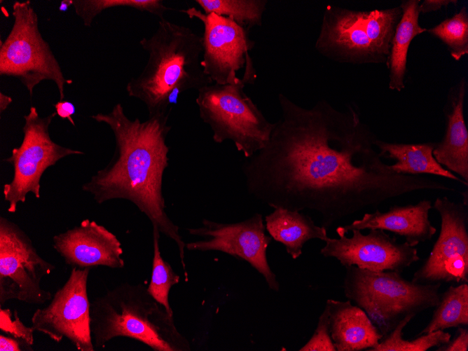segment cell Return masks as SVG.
Masks as SVG:
<instances>
[{"label":"cell","instance_id":"1","mask_svg":"<svg viewBox=\"0 0 468 351\" xmlns=\"http://www.w3.org/2000/svg\"><path fill=\"white\" fill-rule=\"evenodd\" d=\"M281 117L266 146L242 165L248 193L275 208L315 211L327 228L345 217L423 191L454 192L439 180L392 171L377 137L347 104L311 108L278 95Z\"/></svg>","mask_w":468,"mask_h":351},{"label":"cell","instance_id":"2","mask_svg":"<svg viewBox=\"0 0 468 351\" xmlns=\"http://www.w3.org/2000/svg\"><path fill=\"white\" fill-rule=\"evenodd\" d=\"M171 112L156 113L142 122L130 119L121 104L109 113L90 116L112 130L115 151L110 162L83 184L82 190L98 204L113 199L127 200L144 213L153 228L172 240L178 247L185 269L186 243L179 228L165 212L163 177L168 167L170 147L166 139L172 126L167 124Z\"/></svg>","mask_w":468,"mask_h":351},{"label":"cell","instance_id":"3","mask_svg":"<svg viewBox=\"0 0 468 351\" xmlns=\"http://www.w3.org/2000/svg\"><path fill=\"white\" fill-rule=\"evenodd\" d=\"M139 44L148 60L139 75L128 81L126 91L146 105L149 116L171 112L181 93L213 83L201 65L202 37L191 28L164 18Z\"/></svg>","mask_w":468,"mask_h":351},{"label":"cell","instance_id":"4","mask_svg":"<svg viewBox=\"0 0 468 351\" xmlns=\"http://www.w3.org/2000/svg\"><path fill=\"white\" fill-rule=\"evenodd\" d=\"M90 332L95 348L116 337L139 341L154 351H188V340L173 316L143 284H120L90 302Z\"/></svg>","mask_w":468,"mask_h":351},{"label":"cell","instance_id":"5","mask_svg":"<svg viewBox=\"0 0 468 351\" xmlns=\"http://www.w3.org/2000/svg\"><path fill=\"white\" fill-rule=\"evenodd\" d=\"M401 15L399 5L366 11L328 5L315 49L336 62L385 64L387 67L392 41Z\"/></svg>","mask_w":468,"mask_h":351},{"label":"cell","instance_id":"6","mask_svg":"<svg viewBox=\"0 0 468 351\" xmlns=\"http://www.w3.org/2000/svg\"><path fill=\"white\" fill-rule=\"evenodd\" d=\"M345 268V297L364 310L383 337L406 316H415L439 303L441 283H415L397 271Z\"/></svg>","mask_w":468,"mask_h":351},{"label":"cell","instance_id":"7","mask_svg":"<svg viewBox=\"0 0 468 351\" xmlns=\"http://www.w3.org/2000/svg\"><path fill=\"white\" fill-rule=\"evenodd\" d=\"M245 85L209 84L198 91L199 115L218 144L231 141L245 158L263 148L275 128L244 91Z\"/></svg>","mask_w":468,"mask_h":351},{"label":"cell","instance_id":"8","mask_svg":"<svg viewBox=\"0 0 468 351\" xmlns=\"http://www.w3.org/2000/svg\"><path fill=\"white\" fill-rule=\"evenodd\" d=\"M12 8L11 29L6 39L0 41V75L18 79L31 97L41 82L52 81L62 101L64 86L72 83V80L64 77L49 43L43 38L37 13L29 0L15 1Z\"/></svg>","mask_w":468,"mask_h":351},{"label":"cell","instance_id":"9","mask_svg":"<svg viewBox=\"0 0 468 351\" xmlns=\"http://www.w3.org/2000/svg\"><path fill=\"white\" fill-rule=\"evenodd\" d=\"M56 115L54 111L41 117L36 107L31 106L29 112L23 116L22 142L4 160L13 168V179L3 188L4 200L8 202L7 210L11 213L16 212L19 202H25L29 193L40 198V181L47 168L66 156L84 154L52 140L49 128Z\"/></svg>","mask_w":468,"mask_h":351},{"label":"cell","instance_id":"10","mask_svg":"<svg viewBox=\"0 0 468 351\" xmlns=\"http://www.w3.org/2000/svg\"><path fill=\"white\" fill-rule=\"evenodd\" d=\"M179 11L203 24L201 65L212 83H255L257 74L250 55L255 42L249 31L228 18L206 14L195 7Z\"/></svg>","mask_w":468,"mask_h":351},{"label":"cell","instance_id":"11","mask_svg":"<svg viewBox=\"0 0 468 351\" xmlns=\"http://www.w3.org/2000/svg\"><path fill=\"white\" fill-rule=\"evenodd\" d=\"M55 266L43 259L30 238L15 223L0 216V306L18 300L42 305L53 296L41 287Z\"/></svg>","mask_w":468,"mask_h":351},{"label":"cell","instance_id":"12","mask_svg":"<svg viewBox=\"0 0 468 351\" xmlns=\"http://www.w3.org/2000/svg\"><path fill=\"white\" fill-rule=\"evenodd\" d=\"M432 207L441 218L440 232L411 281L418 284L467 283L468 204L443 196L435 200Z\"/></svg>","mask_w":468,"mask_h":351},{"label":"cell","instance_id":"13","mask_svg":"<svg viewBox=\"0 0 468 351\" xmlns=\"http://www.w3.org/2000/svg\"><path fill=\"white\" fill-rule=\"evenodd\" d=\"M90 268L73 267L64 285L50 303L32 317L34 331L55 342L67 338L79 351H94L90 332V302L87 291Z\"/></svg>","mask_w":468,"mask_h":351},{"label":"cell","instance_id":"14","mask_svg":"<svg viewBox=\"0 0 468 351\" xmlns=\"http://www.w3.org/2000/svg\"><path fill=\"white\" fill-rule=\"evenodd\" d=\"M188 230L191 235L202 238L186 243L188 250L218 251L246 261L263 275L271 290H280V284L267 259V249L273 238L265 233L266 225L261 214L232 223L204 219L201 226Z\"/></svg>","mask_w":468,"mask_h":351},{"label":"cell","instance_id":"15","mask_svg":"<svg viewBox=\"0 0 468 351\" xmlns=\"http://www.w3.org/2000/svg\"><path fill=\"white\" fill-rule=\"evenodd\" d=\"M351 237L337 233L338 238H327L321 254L335 258L344 267L354 266L373 272L386 270L401 273L420 258L415 247L399 242L380 229L369 230L368 234L352 230Z\"/></svg>","mask_w":468,"mask_h":351},{"label":"cell","instance_id":"16","mask_svg":"<svg viewBox=\"0 0 468 351\" xmlns=\"http://www.w3.org/2000/svg\"><path fill=\"white\" fill-rule=\"evenodd\" d=\"M53 247L64 262L78 268L106 266L122 268L123 251L118 238L90 219L53 238Z\"/></svg>","mask_w":468,"mask_h":351},{"label":"cell","instance_id":"17","mask_svg":"<svg viewBox=\"0 0 468 351\" xmlns=\"http://www.w3.org/2000/svg\"><path fill=\"white\" fill-rule=\"evenodd\" d=\"M432 208L429 200L404 206L392 205L385 212L376 209L365 213L350 224L338 227L336 233L347 234L352 230L380 229L398 235L408 245L415 247L431 240L436 232L429 219Z\"/></svg>","mask_w":468,"mask_h":351},{"label":"cell","instance_id":"18","mask_svg":"<svg viewBox=\"0 0 468 351\" xmlns=\"http://www.w3.org/2000/svg\"><path fill=\"white\" fill-rule=\"evenodd\" d=\"M466 81L463 77L450 91L444 107L445 134L435 144L433 156L448 170L468 184V131L464 116Z\"/></svg>","mask_w":468,"mask_h":351},{"label":"cell","instance_id":"19","mask_svg":"<svg viewBox=\"0 0 468 351\" xmlns=\"http://www.w3.org/2000/svg\"><path fill=\"white\" fill-rule=\"evenodd\" d=\"M331 337L336 351L369 350L383 338L361 308L346 301L328 299Z\"/></svg>","mask_w":468,"mask_h":351},{"label":"cell","instance_id":"20","mask_svg":"<svg viewBox=\"0 0 468 351\" xmlns=\"http://www.w3.org/2000/svg\"><path fill=\"white\" fill-rule=\"evenodd\" d=\"M264 221L270 236L282 244L294 259L302 254L303 245L308 241L313 239L325 241L328 238L326 228L318 226L301 211L275 208L265 216Z\"/></svg>","mask_w":468,"mask_h":351},{"label":"cell","instance_id":"21","mask_svg":"<svg viewBox=\"0 0 468 351\" xmlns=\"http://www.w3.org/2000/svg\"><path fill=\"white\" fill-rule=\"evenodd\" d=\"M435 144L393 143L377 139L376 146L381 157L396 160L393 165H389L390 170L394 172L413 175H436L455 181L467 187V183L436 160L433 156Z\"/></svg>","mask_w":468,"mask_h":351},{"label":"cell","instance_id":"22","mask_svg":"<svg viewBox=\"0 0 468 351\" xmlns=\"http://www.w3.org/2000/svg\"><path fill=\"white\" fill-rule=\"evenodd\" d=\"M419 0H404L400 4L401 18L392 41L387 69L389 88L401 92L404 88L408 52L410 44L418 35L427 31L419 24Z\"/></svg>","mask_w":468,"mask_h":351},{"label":"cell","instance_id":"23","mask_svg":"<svg viewBox=\"0 0 468 351\" xmlns=\"http://www.w3.org/2000/svg\"><path fill=\"white\" fill-rule=\"evenodd\" d=\"M468 325V283L450 286L440 294L439 303L427 325L418 334Z\"/></svg>","mask_w":468,"mask_h":351},{"label":"cell","instance_id":"24","mask_svg":"<svg viewBox=\"0 0 468 351\" xmlns=\"http://www.w3.org/2000/svg\"><path fill=\"white\" fill-rule=\"evenodd\" d=\"M206 14L214 13L231 19L249 32L261 27L266 0H195Z\"/></svg>","mask_w":468,"mask_h":351},{"label":"cell","instance_id":"25","mask_svg":"<svg viewBox=\"0 0 468 351\" xmlns=\"http://www.w3.org/2000/svg\"><path fill=\"white\" fill-rule=\"evenodd\" d=\"M414 317L413 315L406 316L388 334L382 338L376 347L368 351H427L446 343L451 338L448 332L437 330L418 335L414 339L405 340L403 338V329Z\"/></svg>","mask_w":468,"mask_h":351},{"label":"cell","instance_id":"26","mask_svg":"<svg viewBox=\"0 0 468 351\" xmlns=\"http://www.w3.org/2000/svg\"><path fill=\"white\" fill-rule=\"evenodd\" d=\"M72 6L84 26L88 27L97 15L111 8H135L156 15L160 20L164 18L165 12L173 10L160 0H72Z\"/></svg>","mask_w":468,"mask_h":351},{"label":"cell","instance_id":"27","mask_svg":"<svg viewBox=\"0 0 468 351\" xmlns=\"http://www.w3.org/2000/svg\"><path fill=\"white\" fill-rule=\"evenodd\" d=\"M160 234L157 228H153V256L151 277L147 289L154 300L164 307L170 315L173 316L169 303V293L172 287L179 283L180 277L162 257L159 246Z\"/></svg>","mask_w":468,"mask_h":351},{"label":"cell","instance_id":"28","mask_svg":"<svg viewBox=\"0 0 468 351\" xmlns=\"http://www.w3.org/2000/svg\"><path fill=\"white\" fill-rule=\"evenodd\" d=\"M447 47L451 57L459 61L468 54V12L466 6L432 28L427 29Z\"/></svg>","mask_w":468,"mask_h":351},{"label":"cell","instance_id":"29","mask_svg":"<svg viewBox=\"0 0 468 351\" xmlns=\"http://www.w3.org/2000/svg\"><path fill=\"white\" fill-rule=\"evenodd\" d=\"M300 351H336L331 337L329 309L325 305L320 315L317 327L309 340Z\"/></svg>","mask_w":468,"mask_h":351},{"label":"cell","instance_id":"30","mask_svg":"<svg viewBox=\"0 0 468 351\" xmlns=\"http://www.w3.org/2000/svg\"><path fill=\"white\" fill-rule=\"evenodd\" d=\"M0 330L8 336L23 340L29 345H34V331L32 326H25L20 320L18 312L14 310L12 314L8 308H0Z\"/></svg>","mask_w":468,"mask_h":351},{"label":"cell","instance_id":"31","mask_svg":"<svg viewBox=\"0 0 468 351\" xmlns=\"http://www.w3.org/2000/svg\"><path fill=\"white\" fill-rule=\"evenodd\" d=\"M436 351H467L468 350V329L463 326H457L453 339L437 347Z\"/></svg>","mask_w":468,"mask_h":351},{"label":"cell","instance_id":"32","mask_svg":"<svg viewBox=\"0 0 468 351\" xmlns=\"http://www.w3.org/2000/svg\"><path fill=\"white\" fill-rule=\"evenodd\" d=\"M32 346L23 340L8 335L0 334L1 351H32L34 350Z\"/></svg>","mask_w":468,"mask_h":351},{"label":"cell","instance_id":"33","mask_svg":"<svg viewBox=\"0 0 468 351\" xmlns=\"http://www.w3.org/2000/svg\"><path fill=\"white\" fill-rule=\"evenodd\" d=\"M53 106L58 116L62 119H67L73 126L76 125L72 118V116L76 113V108L73 103L69 101L60 100Z\"/></svg>","mask_w":468,"mask_h":351},{"label":"cell","instance_id":"34","mask_svg":"<svg viewBox=\"0 0 468 351\" xmlns=\"http://www.w3.org/2000/svg\"><path fill=\"white\" fill-rule=\"evenodd\" d=\"M457 1L453 0H425L420 2L418 10L420 13H427L429 12L440 10L449 4H456Z\"/></svg>","mask_w":468,"mask_h":351},{"label":"cell","instance_id":"35","mask_svg":"<svg viewBox=\"0 0 468 351\" xmlns=\"http://www.w3.org/2000/svg\"><path fill=\"white\" fill-rule=\"evenodd\" d=\"M12 98L6 95V94H4L2 92H0V114L1 115L2 113L6 110V109L8 107V106L11 104L12 102Z\"/></svg>","mask_w":468,"mask_h":351},{"label":"cell","instance_id":"36","mask_svg":"<svg viewBox=\"0 0 468 351\" xmlns=\"http://www.w3.org/2000/svg\"><path fill=\"white\" fill-rule=\"evenodd\" d=\"M72 6V0H62L59 6V11L66 12L69 8Z\"/></svg>","mask_w":468,"mask_h":351}]
</instances>
